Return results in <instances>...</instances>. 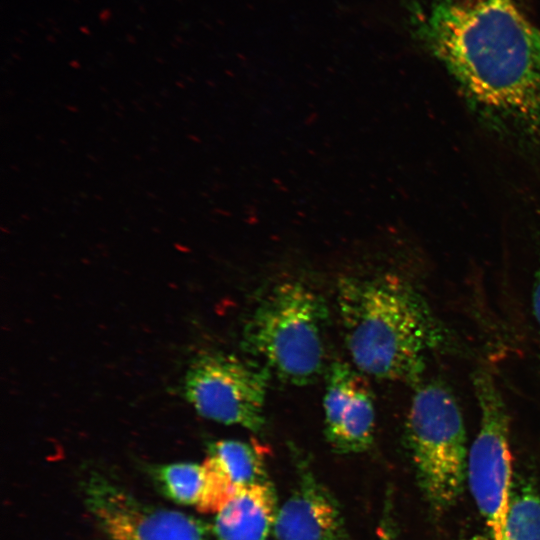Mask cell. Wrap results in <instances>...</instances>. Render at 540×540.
<instances>
[{
    "label": "cell",
    "mask_w": 540,
    "mask_h": 540,
    "mask_svg": "<svg viewBox=\"0 0 540 540\" xmlns=\"http://www.w3.org/2000/svg\"><path fill=\"white\" fill-rule=\"evenodd\" d=\"M295 489L277 510L272 532L277 540H345L340 507L310 469L301 464Z\"/></svg>",
    "instance_id": "9"
},
{
    "label": "cell",
    "mask_w": 540,
    "mask_h": 540,
    "mask_svg": "<svg viewBox=\"0 0 540 540\" xmlns=\"http://www.w3.org/2000/svg\"><path fill=\"white\" fill-rule=\"evenodd\" d=\"M470 540H493L492 538H485V537H482V536H478V537H475V538H472Z\"/></svg>",
    "instance_id": "17"
},
{
    "label": "cell",
    "mask_w": 540,
    "mask_h": 540,
    "mask_svg": "<svg viewBox=\"0 0 540 540\" xmlns=\"http://www.w3.org/2000/svg\"><path fill=\"white\" fill-rule=\"evenodd\" d=\"M480 412L478 433L468 453L467 479L493 540H502L513 486L510 419L502 393L488 369L474 373Z\"/></svg>",
    "instance_id": "5"
},
{
    "label": "cell",
    "mask_w": 540,
    "mask_h": 540,
    "mask_svg": "<svg viewBox=\"0 0 540 540\" xmlns=\"http://www.w3.org/2000/svg\"><path fill=\"white\" fill-rule=\"evenodd\" d=\"M160 491L180 505H197L202 486V465L190 462L154 466L151 472Z\"/></svg>",
    "instance_id": "13"
},
{
    "label": "cell",
    "mask_w": 540,
    "mask_h": 540,
    "mask_svg": "<svg viewBox=\"0 0 540 540\" xmlns=\"http://www.w3.org/2000/svg\"><path fill=\"white\" fill-rule=\"evenodd\" d=\"M277 499L267 482L241 487L216 513L213 540H266L277 514Z\"/></svg>",
    "instance_id": "10"
},
{
    "label": "cell",
    "mask_w": 540,
    "mask_h": 540,
    "mask_svg": "<svg viewBox=\"0 0 540 540\" xmlns=\"http://www.w3.org/2000/svg\"><path fill=\"white\" fill-rule=\"evenodd\" d=\"M269 371L232 354L197 356L184 376V396L197 413L254 433L265 427Z\"/></svg>",
    "instance_id": "6"
},
{
    "label": "cell",
    "mask_w": 540,
    "mask_h": 540,
    "mask_svg": "<svg viewBox=\"0 0 540 540\" xmlns=\"http://www.w3.org/2000/svg\"><path fill=\"white\" fill-rule=\"evenodd\" d=\"M323 408L325 436L336 453H361L371 447L375 432L374 401L359 370L342 362L331 365Z\"/></svg>",
    "instance_id": "8"
},
{
    "label": "cell",
    "mask_w": 540,
    "mask_h": 540,
    "mask_svg": "<svg viewBox=\"0 0 540 540\" xmlns=\"http://www.w3.org/2000/svg\"><path fill=\"white\" fill-rule=\"evenodd\" d=\"M502 540H540V494L526 480L513 482Z\"/></svg>",
    "instance_id": "12"
},
{
    "label": "cell",
    "mask_w": 540,
    "mask_h": 540,
    "mask_svg": "<svg viewBox=\"0 0 540 540\" xmlns=\"http://www.w3.org/2000/svg\"><path fill=\"white\" fill-rule=\"evenodd\" d=\"M215 458L238 487L267 482L265 459L256 443L225 439L208 446Z\"/></svg>",
    "instance_id": "11"
},
{
    "label": "cell",
    "mask_w": 540,
    "mask_h": 540,
    "mask_svg": "<svg viewBox=\"0 0 540 540\" xmlns=\"http://www.w3.org/2000/svg\"><path fill=\"white\" fill-rule=\"evenodd\" d=\"M327 319V307L317 293L300 282H284L255 308L242 344L280 379L306 385L324 367Z\"/></svg>",
    "instance_id": "3"
},
{
    "label": "cell",
    "mask_w": 540,
    "mask_h": 540,
    "mask_svg": "<svg viewBox=\"0 0 540 540\" xmlns=\"http://www.w3.org/2000/svg\"><path fill=\"white\" fill-rule=\"evenodd\" d=\"M532 314L535 319L537 330L540 336V267L536 272L531 294Z\"/></svg>",
    "instance_id": "16"
},
{
    "label": "cell",
    "mask_w": 540,
    "mask_h": 540,
    "mask_svg": "<svg viewBox=\"0 0 540 540\" xmlns=\"http://www.w3.org/2000/svg\"><path fill=\"white\" fill-rule=\"evenodd\" d=\"M378 540H400L397 527L392 515L390 501L385 504V510L377 529Z\"/></svg>",
    "instance_id": "15"
},
{
    "label": "cell",
    "mask_w": 540,
    "mask_h": 540,
    "mask_svg": "<svg viewBox=\"0 0 540 540\" xmlns=\"http://www.w3.org/2000/svg\"><path fill=\"white\" fill-rule=\"evenodd\" d=\"M84 492L110 540H213L211 527L201 520L140 501L103 476H90Z\"/></svg>",
    "instance_id": "7"
},
{
    "label": "cell",
    "mask_w": 540,
    "mask_h": 540,
    "mask_svg": "<svg viewBox=\"0 0 540 540\" xmlns=\"http://www.w3.org/2000/svg\"><path fill=\"white\" fill-rule=\"evenodd\" d=\"M338 311L352 362L378 379L417 382L441 330L414 288L393 274L345 277L337 287Z\"/></svg>",
    "instance_id": "2"
},
{
    "label": "cell",
    "mask_w": 540,
    "mask_h": 540,
    "mask_svg": "<svg viewBox=\"0 0 540 540\" xmlns=\"http://www.w3.org/2000/svg\"><path fill=\"white\" fill-rule=\"evenodd\" d=\"M418 35L488 132L540 152V30L514 0H430Z\"/></svg>",
    "instance_id": "1"
},
{
    "label": "cell",
    "mask_w": 540,
    "mask_h": 540,
    "mask_svg": "<svg viewBox=\"0 0 540 540\" xmlns=\"http://www.w3.org/2000/svg\"><path fill=\"white\" fill-rule=\"evenodd\" d=\"M406 436L417 479L433 510L455 504L467 477V438L463 416L452 392L439 382L413 395Z\"/></svg>",
    "instance_id": "4"
},
{
    "label": "cell",
    "mask_w": 540,
    "mask_h": 540,
    "mask_svg": "<svg viewBox=\"0 0 540 540\" xmlns=\"http://www.w3.org/2000/svg\"><path fill=\"white\" fill-rule=\"evenodd\" d=\"M203 486L196 505L202 513L219 512L238 492V487L221 464L212 456H207L201 464Z\"/></svg>",
    "instance_id": "14"
}]
</instances>
